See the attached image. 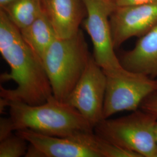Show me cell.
<instances>
[{
	"mask_svg": "<svg viewBox=\"0 0 157 157\" xmlns=\"http://www.w3.org/2000/svg\"><path fill=\"white\" fill-rule=\"evenodd\" d=\"M0 52L10 67V72L1 75V81L13 80L17 84L15 89L0 87L1 113L9 102L19 101L36 105L44 103L53 95L42 59L24 40L20 30L2 9Z\"/></svg>",
	"mask_w": 157,
	"mask_h": 157,
	"instance_id": "1",
	"label": "cell"
},
{
	"mask_svg": "<svg viewBox=\"0 0 157 157\" xmlns=\"http://www.w3.org/2000/svg\"><path fill=\"white\" fill-rule=\"evenodd\" d=\"M7 107L13 131L29 129L62 137L94 131V128L76 108L67 102L57 100L54 95L40 105L11 101Z\"/></svg>",
	"mask_w": 157,
	"mask_h": 157,
	"instance_id": "2",
	"label": "cell"
},
{
	"mask_svg": "<svg viewBox=\"0 0 157 157\" xmlns=\"http://www.w3.org/2000/svg\"><path fill=\"white\" fill-rule=\"evenodd\" d=\"M91 56L80 30L71 37L54 40L42 61L56 98L67 102Z\"/></svg>",
	"mask_w": 157,
	"mask_h": 157,
	"instance_id": "3",
	"label": "cell"
},
{
	"mask_svg": "<svg viewBox=\"0 0 157 157\" xmlns=\"http://www.w3.org/2000/svg\"><path fill=\"white\" fill-rule=\"evenodd\" d=\"M157 121L151 114L139 109L121 118L103 119L94 126V132L140 157H156L154 130Z\"/></svg>",
	"mask_w": 157,
	"mask_h": 157,
	"instance_id": "4",
	"label": "cell"
},
{
	"mask_svg": "<svg viewBox=\"0 0 157 157\" xmlns=\"http://www.w3.org/2000/svg\"><path fill=\"white\" fill-rule=\"evenodd\" d=\"M87 12L84 27L93 45V58L105 75L123 72L115 52L109 18L117 7L115 0H82Z\"/></svg>",
	"mask_w": 157,
	"mask_h": 157,
	"instance_id": "5",
	"label": "cell"
},
{
	"mask_svg": "<svg viewBox=\"0 0 157 157\" xmlns=\"http://www.w3.org/2000/svg\"><path fill=\"white\" fill-rule=\"evenodd\" d=\"M157 90V80L142 73L124 69L121 73L108 75L104 119L121 111L140 109L142 102Z\"/></svg>",
	"mask_w": 157,
	"mask_h": 157,
	"instance_id": "6",
	"label": "cell"
},
{
	"mask_svg": "<svg viewBox=\"0 0 157 157\" xmlns=\"http://www.w3.org/2000/svg\"><path fill=\"white\" fill-rule=\"evenodd\" d=\"M106 86L105 73L95 62L93 56H91L67 102L76 108L93 128L104 119Z\"/></svg>",
	"mask_w": 157,
	"mask_h": 157,
	"instance_id": "7",
	"label": "cell"
},
{
	"mask_svg": "<svg viewBox=\"0 0 157 157\" xmlns=\"http://www.w3.org/2000/svg\"><path fill=\"white\" fill-rule=\"evenodd\" d=\"M109 23L115 49L128 40L140 37L157 25V2L118 6L112 12Z\"/></svg>",
	"mask_w": 157,
	"mask_h": 157,
	"instance_id": "8",
	"label": "cell"
},
{
	"mask_svg": "<svg viewBox=\"0 0 157 157\" xmlns=\"http://www.w3.org/2000/svg\"><path fill=\"white\" fill-rule=\"evenodd\" d=\"M16 133L28 142L26 157H98L95 152L72 137L41 134L29 129Z\"/></svg>",
	"mask_w": 157,
	"mask_h": 157,
	"instance_id": "9",
	"label": "cell"
},
{
	"mask_svg": "<svg viewBox=\"0 0 157 157\" xmlns=\"http://www.w3.org/2000/svg\"><path fill=\"white\" fill-rule=\"evenodd\" d=\"M119 59L124 69L157 80V25L139 37L135 47L123 52Z\"/></svg>",
	"mask_w": 157,
	"mask_h": 157,
	"instance_id": "10",
	"label": "cell"
},
{
	"mask_svg": "<svg viewBox=\"0 0 157 157\" xmlns=\"http://www.w3.org/2000/svg\"><path fill=\"white\" fill-rule=\"evenodd\" d=\"M82 0H41L43 10L59 39L78 33L82 20Z\"/></svg>",
	"mask_w": 157,
	"mask_h": 157,
	"instance_id": "11",
	"label": "cell"
},
{
	"mask_svg": "<svg viewBox=\"0 0 157 157\" xmlns=\"http://www.w3.org/2000/svg\"><path fill=\"white\" fill-rule=\"evenodd\" d=\"M20 31L24 40L41 59L50 45L57 38L44 12L32 24Z\"/></svg>",
	"mask_w": 157,
	"mask_h": 157,
	"instance_id": "12",
	"label": "cell"
},
{
	"mask_svg": "<svg viewBox=\"0 0 157 157\" xmlns=\"http://www.w3.org/2000/svg\"><path fill=\"white\" fill-rule=\"evenodd\" d=\"M1 9L19 30L28 27L43 12L41 0H14Z\"/></svg>",
	"mask_w": 157,
	"mask_h": 157,
	"instance_id": "13",
	"label": "cell"
},
{
	"mask_svg": "<svg viewBox=\"0 0 157 157\" xmlns=\"http://www.w3.org/2000/svg\"><path fill=\"white\" fill-rule=\"evenodd\" d=\"M28 147V142L22 136L11 133L0 140V157H25Z\"/></svg>",
	"mask_w": 157,
	"mask_h": 157,
	"instance_id": "14",
	"label": "cell"
},
{
	"mask_svg": "<svg viewBox=\"0 0 157 157\" xmlns=\"http://www.w3.org/2000/svg\"><path fill=\"white\" fill-rule=\"evenodd\" d=\"M140 109L151 114L157 119V90L142 102Z\"/></svg>",
	"mask_w": 157,
	"mask_h": 157,
	"instance_id": "15",
	"label": "cell"
},
{
	"mask_svg": "<svg viewBox=\"0 0 157 157\" xmlns=\"http://www.w3.org/2000/svg\"><path fill=\"white\" fill-rule=\"evenodd\" d=\"M13 130L9 118H1L0 119V140L12 133Z\"/></svg>",
	"mask_w": 157,
	"mask_h": 157,
	"instance_id": "16",
	"label": "cell"
},
{
	"mask_svg": "<svg viewBox=\"0 0 157 157\" xmlns=\"http://www.w3.org/2000/svg\"><path fill=\"white\" fill-rule=\"evenodd\" d=\"M155 2H157V0H116V4L118 6H135Z\"/></svg>",
	"mask_w": 157,
	"mask_h": 157,
	"instance_id": "17",
	"label": "cell"
},
{
	"mask_svg": "<svg viewBox=\"0 0 157 157\" xmlns=\"http://www.w3.org/2000/svg\"><path fill=\"white\" fill-rule=\"evenodd\" d=\"M14 0H0V7L1 8H2L7 6L8 4H10Z\"/></svg>",
	"mask_w": 157,
	"mask_h": 157,
	"instance_id": "18",
	"label": "cell"
},
{
	"mask_svg": "<svg viewBox=\"0 0 157 157\" xmlns=\"http://www.w3.org/2000/svg\"><path fill=\"white\" fill-rule=\"evenodd\" d=\"M154 132H155V142H156V144H157V121L156 124H155V130H154Z\"/></svg>",
	"mask_w": 157,
	"mask_h": 157,
	"instance_id": "19",
	"label": "cell"
},
{
	"mask_svg": "<svg viewBox=\"0 0 157 157\" xmlns=\"http://www.w3.org/2000/svg\"><path fill=\"white\" fill-rule=\"evenodd\" d=\"M115 1H116V0H115Z\"/></svg>",
	"mask_w": 157,
	"mask_h": 157,
	"instance_id": "20",
	"label": "cell"
}]
</instances>
